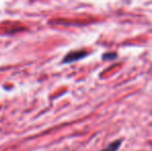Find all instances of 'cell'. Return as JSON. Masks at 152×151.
<instances>
[{
    "label": "cell",
    "mask_w": 152,
    "mask_h": 151,
    "mask_svg": "<svg viewBox=\"0 0 152 151\" xmlns=\"http://www.w3.org/2000/svg\"><path fill=\"white\" fill-rule=\"evenodd\" d=\"M89 53L85 50H78V51H72V52L67 53L62 59V64H68V63L76 62V61L82 60L85 57L88 56Z\"/></svg>",
    "instance_id": "cell-1"
},
{
    "label": "cell",
    "mask_w": 152,
    "mask_h": 151,
    "mask_svg": "<svg viewBox=\"0 0 152 151\" xmlns=\"http://www.w3.org/2000/svg\"><path fill=\"white\" fill-rule=\"evenodd\" d=\"M122 144V140L119 139V140H116V141L112 142V143L109 144V146L107 148H104V149H102V151H117L120 148Z\"/></svg>",
    "instance_id": "cell-2"
},
{
    "label": "cell",
    "mask_w": 152,
    "mask_h": 151,
    "mask_svg": "<svg viewBox=\"0 0 152 151\" xmlns=\"http://www.w3.org/2000/svg\"><path fill=\"white\" fill-rule=\"evenodd\" d=\"M117 58H118V55L115 52H108L102 55V59L104 61H113Z\"/></svg>",
    "instance_id": "cell-3"
}]
</instances>
